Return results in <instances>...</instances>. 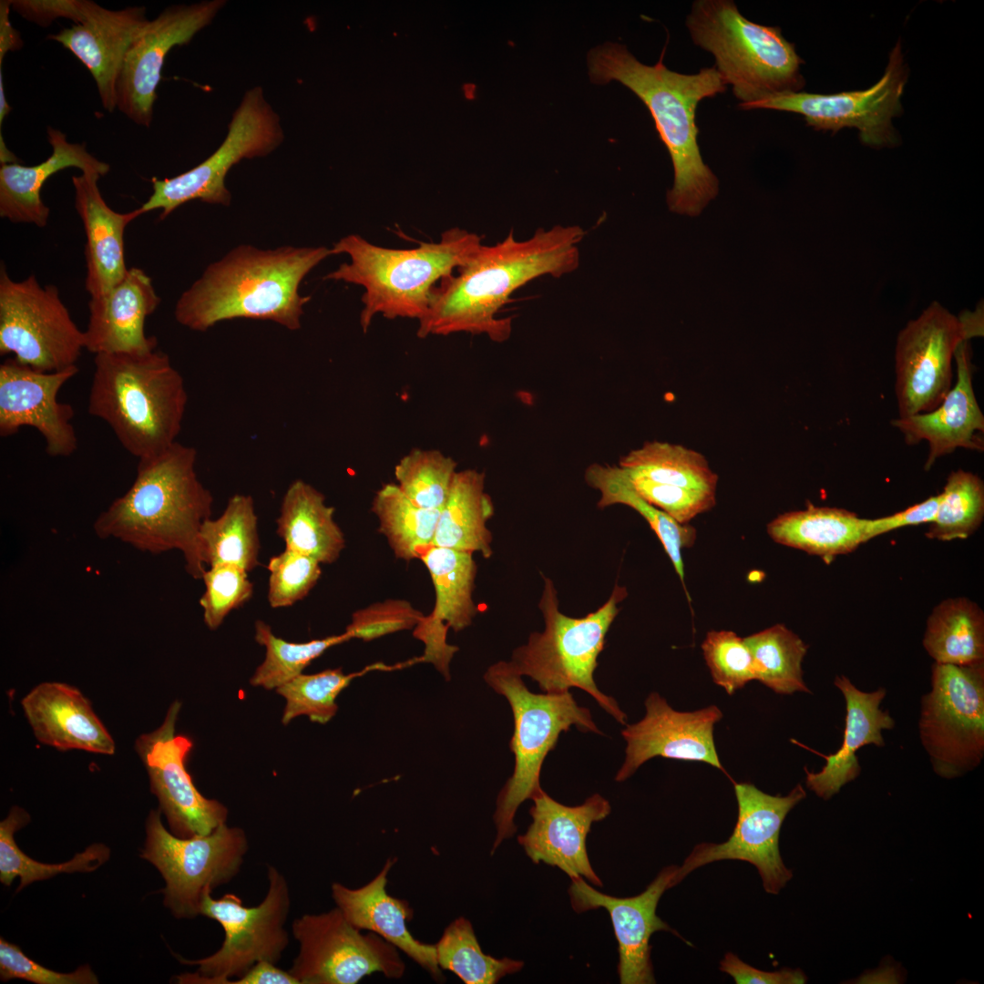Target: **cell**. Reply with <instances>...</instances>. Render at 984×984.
<instances>
[{
  "label": "cell",
  "instance_id": "obj_1",
  "mask_svg": "<svg viewBox=\"0 0 984 984\" xmlns=\"http://www.w3.org/2000/svg\"><path fill=\"white\" fill-rule=\"evenodd\" d=\"M584 235L579 225L558 224L538 229L527 240H517L511 231L494 245L482 244L456 274L434 288L428 310L418 321L417 336L469 333L507 341L512 319L499 318V311L529 282L574 272Z\"/></svg>",
  "mask_w": 984,
  "mask_h": 984
},
{
  "label": "cell",
  "instance_id": "obj_2",
  "mask_svg": "<svg viewBox=\"0 0 984 984\" xmlns=\"http://www.w3.org/2000/svg\"><path fill=\"white\" fill-rule=\"evenodd\" d=\"M664 50L654 66H648L624 45L606 42L589 52V76L594 84L620 82L647 107L673 167L669 208L697 216L717 196L719 182L700 152L696 109L702 99L724 93L727 85L714 66L696 74L669 69L662 62Z\"/></svg>",
  "mask_w": 984,
  "mask_h": 984
},
{
  "label": "cell",
  "instance_id": "obj_3",
  "mask_svg": "<svg viewBox=\"0 0 984 984\" xmlns=\"http://www.w3.org/2000/svg\"><path fill=\"white\" fill-rule=\"evenodd\" d=\"M333 255L325 246H281L261 250L239 245L210 263L178 299L174 316L182 326L206 332L233 319L272 321L288 330L301 328L310 296L300 284L319 263Z\"/></svg>",
  "mask_w": 984,
  "mask_h": 984
},
{
  "label": "cell",
  "instance_id": "obj_4",
  "mask_svg": "<svg viewBox=\"0 0 984 984\" xmlns=\"http://www.w3.org/2000/svg\"><path fill=\"white\" fill-rule=\"evenodd\" d=\"M196 461L197 450L178 441L138 459L132 485L98 515L95 533L152 554L179 550L187 572L201 579L199 533L213 497L197 476Z\"/></svg>",
  "mask_w": 984,
  "mask_h": 984
},
{
  "label": "cell",
  "instance_id": "obj_5",
  "mask_svg": "<svg viewBox=\"0 0 984 984\" xmlns=\"http://www.w3.org/2000/svg\"><path fill=\"white\" fill-rule=\"evenodd\" d=\"M87 411L111 428L138 459L177 442L188 404L180 373L158 350L100 354L94 358Z\"/></svg>",
  "mask_w": 984,
  "mask_h": 984
},
{
  "label": "cell",
  "instance_id": "obj_6",
  "mask_svg": "<svg viewBox=\"0 0 984 984\" xmlns=\"http://www.w3.org/2000/svg\"><path fill=\"white\" fill-rule=\"evenodd\" d=\"M482 245V238L458 227L442 232L438 242H421L413 249L373 244L358 234L341 238L333 254H347L324 280L364 287L360 325L364 333L374 317L420 320L426 313L436 282L466 264Z\"/></svg>",
  "mask_w": 984,
  "mask_h": 984
},
{
  "label": "cell",
  "instance_id": "obj_7",
  "mask_svg": "<svg viewBox=\"0 0 984 984\" xmlns=\"http://www.w3.org/2000/svg\"><path fill=\"white\" fill-rule=\"evenodd\" d=\"M692 42L711 53L740 108L805 85L804 61L778 26L744 17L732 0H696L686 17Z\"/></svg>",
  "mask_w": 984,
  "mask_h": 984
},
{
  "label": "cell",
  "instance_id": "obj_8",
  "mask_svg": "<svg viewBox=\"0 0 984 984\" xmlns=\"http://www.w3.org/2000/svg\"><path fill=\"white\" fill-rule=\"evenodd\" d=\"M485 682L508 702L514 719L509 749L515 756L512 775L500 790L494 813L497 829L491 854L517 832L514 823L519 805L544 790L540 785L543 762L558 743L559 734L576 726L580 732L602 734L590 711L579 706L569 692H531L522 676L509 661H500L488 667Z\"/></svg>",
  "mask_w": 984,
  "mask_h": 984
},
{
  "label": "cell",
  "instance_id": "obj_9",
  "mask_svg": "<svg viewBox=\"0 0 984 984\" xmlns=\"http://www.w3.org/2000/svg\"><path fill=\"white\" fill-rule=\"evenodd\" d=\"M543 579L538 606L545 629L531 633L528 642L513 651L510 665L520 676L537 682L546 693H562L573 687L585 691L617 722L626 725V713L614 698L599 690L593 674L606 635L620 611L618 604L627 597V589L616 584L609 600L596 611L572 618L559 611L554 583L548 578Z\"/></svg>",
  "mask_w": 984,
  "mask_h": 984
},
{
  "label": "cell",
  "instance_id": "obj_10",
  "mask_svg": "<svg viewBox=\"0 0 984 984\" xmlns=\"http://www.w3.org/2000/svg\"><path fill=\"white\" fill-rule=\"evenodd\" d=\"M269 888L255 907H245L234 894L214 899L203 895L200 915L216 920L223 928L224 940L212 955L195 960L176 955L185 965H196L195 973L177 977L181 984H230L257 962L276 964L289 944L284 924L291 907L289 886L283 875L268 866Z\"/></svg>",
  "mask_w": 984,
  "mask_h": 984
},
{
  "label": "cell",
  "instance_id": "obj_11",
  "mask_svg": "<svg viewBox=\"0 0 984 984\" xmlns=\"http://www.w3.org/2000/svg\"><path fill=\"white\" fill-rule=\"evenodd\" d=\"M146 835L141 857L161 874L164 905L178 918L200 915L203 895L229 883L248 850L245 832L226 823L209 835L177 836L163 825L160 809L150 811Z\"/></svg>",
  "mask_w": 984,
  "mask_h": 984
},
{
  "label": "cell",
  "instance_id": "obj_12",
  "mask_svg": "<svg viewBox=\"0 0 984 984\" xmlns=\"http://www.w3.org/2000/svg\"><path fill=\"white\" fill-rule=\"evenodd\" d=\"M930 682L921 697L920 741L938 776L959 777L984 757V662H935Z\"/></svg>",
  "mask_w": 984,
  "mask_h": 984
},
{
  "label": "cell",
  "instance_id": "obj_13",
  "mask_svg": "<svg viewBox=\"0 0 984 984\" xmlns=\"http://www.w3.org/2000/svg\"><path fill=\"white\" fill-rule=\"evenodd\" d=\"M983 335V308L956 316L931 302L899 332L895 391L899 417L936 408L952 387V361L959 344Z\"/></svg>",
  "mask_w": 984,
  "mask_h": 984
},
{
  "label": "cell",
  "instance_id": "obj_14",
  "mask_svg": "<svg viewBox=\"0 0 984 984\" xmlns=\"http://www.w3.org/2000/svg\"><path fill=\"white\" fill-rule=\"evenodd\" d=\"M84 331L73 321L56 286H42L35 274L13 280L0 270V354L42 372L77 365Z\"/></svg>",
  "mask_w": 984,
  "mask_h": 984
},
{
  "label": "cell",
  "instance_id": "obj_15",
  "mask_svg": "<svg viewBox=\"0 0 984 984\" xmlns=\"http://www.w3.org/2000/svg\"><path fill=\"white\" fill-rule=\"evenodd\" d=\"M279 117L267 104L261 87L246 92L234 112L221 145L208 159L173 178H153V192L140 207L143 214L160 210L166 219L191 200L229 206L231 194L225 185L230 169L243 159L264 157L282 141Z\"/></svg>",
  "mask_w": 984,
  "mask_h": 984
},
{
  "label": "cell",
  "instance_id": "obj_16",
  "mask_svg": "<svg viewBox=\"0 0 984 984\" xmlns=\"http://www.w3.org/2000/svg\"><path fill=\"white\" fill-rule=\"evenodd\" d=\"M292 934L300 950L289 971L300 984H356L374 973L394 979L405 974L399 950L374 932L363 934L338 907L302 915Z\"/></svg>",
  "mask_w": 984,
  "mask_h": 984
},
{
  "label": "cell",
  "instance_id": "obj_17",
  "mask_svg": "<svg viewBox=\"0 0 984 984\" xmlns=\"http://www.w3.org/2000/svg\"><path fill=\"white\" fill-rule=\"evenodd\" d=\"M907 80V68L900 42H897L890 53L884 75L867 89L829 95L784 92L742 109L765 108L796 113L815 129L836 132L844 128H856L864 144L894 146L898 143V138L892 119L901 114L900 98Z\"/></svg>",
  "mask_w": 984,
  "mask_h": 984
},
{
  "label": "cell",
  "instance_id": "obj_18",
  "mask_svg": "<svg viewBox=\"0 0 984 984\" xmlns=\"http://www.w3.org/2000/svg\"><path fill=\"white\" fill-rule=\"evenodd\" d=\"M738 815L733 831L723 843L696 845L682 865L678 866V885L693 870L720 860H740L754 866L763 887L769 894H778L793 877L783 862L779 835L788 813L806 793L798 784L784 795H771L750 783H734Z\"/></svg>",
  "mask_w": 984,
  "mask_h": 984
},
{
  "label": "cell",
  "instance_id": "obj_19",
  "mask_svg": "<svg viewBox=\"0 0 984 984\" xmlns=\"http://www.w3.org/2000/svg\"><path fill=\"white\" fill-rule=\"evenodd\" d=\"M179 710L180 702H174L163 723L140 735L135 749L171 833L179 837L209 835L225 824L228 810L217 800L203 796L187 771L185 763L192 742L187 736L175 734Z\"/></svg>",
  "mask_w": 984,
  "mask_h": 984
},
{
  "label": "cell",
  "instance_id": "obj_20",
  "mask_svg": "<svg viewBox=\"0 0 984 984\" xmlns=\"http://www.w3.org/2000/svg\"><path fill=\"white\" fill-rule=\"evenodd\" d=\"M222 0L172 5L149 20L130 46L117 83V108L130 120L149 128L161 69L169 50L185 45L207 26L224 5Z\"/></svg>",
  "mask_w": 984,
  "mask_h": 984
},
{
  "label": "cell",
  "instance_id": "obj_21",
  "mask_svg": "<svg viewBox=\"0 0 984 984\" xmlns=\"http://www.w3.org/2000/svg\"><path fill=\"white\" fill-rule=\"evenodd\" d=\"M78 373L77 365L42 372L13 357L0 364V436L15 435L23 426L36 429L50 456L73 455L78 440L71 405L58 401L64 384Z\"/></svg>",
  "mask_w": 984,
  "mask_h": 984
},
{
  "label": "cell",
  "instance_id": "obj_22",
  "mask_svg": "<svg viewBox=\"0 0 984 984\" xmlns=\"http://www.w3.org/2000/svg\"><path fill=\"white\" fill-rule=\"evenodd\" d=\"M677 869L676 865L664 867L643 892L630 897L603 894L581 876L571 878L569 896L574 911L582 913L603 907L610 914L618 941V973L621 984L656 982L650 945L654 932L669 931L689 943L656 914L662 894L677 885Z\"/></svg>",
  "mask_w": 984,
  "mask_h": 984
},
{
  "label": "cell",
  "instance_id": "obj_23",
  "mask_svg": "<svg viewBox=\"0 0 984 984\" xmlns=\"http://www.w3.org/2000/svg\"><path fill=\"white\" fill-rule=\"evenodd\" d=\"M645 716L641 721L626 724L621 731L627 743L626 756L615 776L617 782L625 781L656 756L702 762L727 774L713 738L714 725L723 716L716 705L678 712L659 693L651 692L645 700Z\"/></svg>",
  "mask_w": 984,
  "mask_h": 984
},
{
  "label": "cell",
  "instance_id": "obj_24",
  "mask_svg": "<svg viewBox=\"0 0 984 984\" xmlns=\"http://www.w3.org/2000/svg\"><path fill=\"white\" fill-rule=\"evenodd\" d=\"M529 809L532 822L518 844L534 864L557 866L569 878L581 876L592 885L602 882L593 870L587 853L586 839L594 822L605 819L611 807L599 794L579 805L569 806L551 798L545 791L535 796Z\"/></svg>",
  "mask_w": 984,
  "mask_h": 984
},
{
  "label": "cell",
  "instance_id": "obj_25",
  "mask_svg": "<svg viewBox=\"0 0 984 984\" xmlns=\"http://www.w3.org/2000/svg\"><path fill=\"white\" fill-rule=\"evenodd\" d=\"M419 559L426 567L436 593L435 607L415 628L414 636L425 643L422 661L431 662L446 680L449 663L458 648L446 642V631L471 625L477 613L473 599L477 564L472 553L430 546Z\"/></svg>",
  "mask_w": 984,
  "mask_h": 984
},
{
  "label": "cell",
  "instance_id": "obj_26",
  "mask_svg": "<svg viewBox=\"0 0 984 984\" xmlns=\"http://www.w3.org/2000/svg\"><path fill=\"white\" fill-rule=\"evenodd\" d=\"M148 21L143 6L110 10L85 0L83 20L47 38L68 49L88 69L103 107L112 112L125 56Z\"/></svg>",
  "mask_w": 984,
  "mask_h": 984
},
{
  "label": "cell",
  "instance_id": "obj_27",
  "mask_svg": "<svg viewBox=\"0 0 984 984\" xmlns=\"http://www.w3.org/2000/svg\"><path fill=\"white\" fill-rule=\"evenodd\" d=\"M970 354L969 341L961 343L954 356L957 381L936 408L898 416L891 422L903 434L907 445L928 443L926 470H929L938 458L957 448L984 450V415L973 389Z\"/></svg>",
  "mask_w": 984,
  "mask_h": 984
},
{
  "label": "cell",
  "instance_id": "obj_28",
  "mask_svg": "<svg viewBox=\"0 0 984 984\" xmlns=\"http://www.w3.org/2000/svg\"><path fill=\"white\" fill-rule=\"evenodd\" d=\"M159 303L151 278L140 268H128L118 283L90 297L85 349L95 355L156 349L157 338L146 334L145 322Z\"/></svg>",
  "mask_w": 984,
  "mask_h": 984
},
{
  "label": "cell",
  "instance_id": "obj_29",
  "mask_svg": "<svg viewBox=\"0 0 984 984\" xmlns=\"http://www.w3.org/2000/svg\"><path fill=\"white\" fill-rule=\"evenodd\" d=\"M21 705L34 735L43 744L60 751L115 753L112 736L77 688L58 682H42L22 699Z\"/></svg>",
  "mask_w": 984,
  "mask_h": 984
},
{
  "label": "cell",
  "instance_id": "obj_30",
  "mask_svg": "<svg viewBox=\"0 0 984 984\" xmlns=\"http://www.w3.org/2000/svg\"><path fill=\"white\" fill-rule=\"evenodd\" d=\"M395 861V857L388 858L381 871L361 887L349 888L333 883V899L355 928L379 935L425 969L436 981H443L445 977L437 964L435 944L417 940L407 928L414 917L408 901L392 897L386 891L387 876Z\"/></svg>",
  "mask_w": 984,
  "mask_h": 984
},
{
  "label": "cell",
  "instance_id": "obj_31",
  "mask_svg": "<svg viewBox=\"0 0 984 984\" xmlns=\"http://www.w3.org/2000/svg\"><path fill=\"white\" fill-rule=\"evenodd\" d=\"M97 172L72 176L75 208L86 234L85 288L90 297L105 293L126 275L124 232L128 225L143 214L140 208L128 212L113 210L103 199Z\"/></svg>",
  "mask_w": 984,
  "mask_h": 984
},
{
  "label": "cell",
  "instance_id": "obj_32",
  "mask_svg": "<svg viewBox=\"0 0 984 984\" xmlns=\"http://www.w3.org/2000/svg\"><path fill=\"white\" fill-rule=\"evenodd\" d=\"M834 684L846 702L843 743L835 753L821 754L825 759V764L819 772L814 773L805 768L807 788L825 800L836 794L844 785L860 774L857 751L869 744L883 747L885 741L882 731L891 730L895 726L888 711L880 707L887 695L884 688L863 692L845 675L835 676Z\"/></svg>",
  "mask_w": 984,
  "mask_h": 984
},
{
  "label": "cell",
  "instance_id": "obj_33",
  "mask_svg": "<svg viewBox=\"0 0 984 984\" xmlns=\"http://www.w3.org/2000/svg\"><path fill=\"white\" fill-rule=\"evenodd\" d=\"M46 133L52 153L45 161L34 166L0 165V217L12 223L39 228L47 224L50 209L41 199V190L58 171L74 167L105 176L110 169L108 163L87 152L86 144L67 141L66 134L52 127H47Z\"/></svg>",
  "mask_w": 984,
  "mask_h": 984
},
{
  "label": "cell",
  "instance_id": "obj_34",
  "mask_svg": "<svg viewBox=\"0 0 984 984\" xmlns=\"http://www.w3.org/2000/svg\"><path fill=\"white\" fill-rule=\"evenodd\" d=\"M866 520L845 508L808 504L805 509L779 515L767 524L766 530L774 542L829 563L864 543Z\"/></svg>",
  "mask_w": 984,
  "mask_h": 984
},
{
  "label": "cell",
  "instance_id": "obj_35",
  "mask_svg": "<svg viewBox=\"0 0 984 984\" xmlns=\"http://www.w3.org/2000/svg\"><path fill=\"white\" fill-rule=\"evenodd\" d=\"M334 508L323 493L296 479L288 487L276 520L277 533L286 548L307 555L320 563H333L345 546L343 533L334 520Z\"/></svg>",
  "mask_w": 984,
  "mask_h": 984
},
{
  "label": "cell",
  "instance_id": "obj_36",
  "mask_svg": "<svg viewBox=\"0 0 984 984\" xmlns=\"http://www.w3.org/2000/svg\"><path fill=\"white\" fill-rule=\"evenodd\" d=\"M494 515L491 497L485 492V474L475 469L456 471L448 497L440 510L432 546L491 557L492 534L487 523Z\"/></svg>",
  "mask_w": 984,
  "mask_h": 984
},
{
  "label": "cell",
  "instance_id": "obj_37",
  "mask_svg": "<svg viewBox=\"0 0 984 984\" xmlns=\"http://www.w3.org/2000/svg\"><path fill=\"white\" fill-rule=\"evenodd\" d=\"M922 644L937 663L984 662V612L968 598H948L927 620Z\"/></svg>",
  "mask_w": 984,
  "mask_h": 984
},
{
  "label": "cell",
  "instance_id": "obj_38",
  "mask_svg": "<svg viewBox=\"0 0 984 984\" xmlns=\"http://www.w3.org/2000/svg\"><path fill=\"white\" fill-rule=\"evenodd\" d=\"M585 480L589 486L600 491L599 507L625 505L636 510L648 522L684 587L682 551L692 547L696 539V529L689 524L678 523L641 497L634 489L627 471L620 466L591 465L585 471Z\"/></svg>",
  "mask_w": 984,
  "mask_h": 984
},
{
  "label": "cell",
  "instance_id": "obj_39",
  "mask_svg": "<svg viewBox=\"0 0 984 984\" xmlns=\"http://www.w3.org/2000/svg\"><path fill=\"white\" fill-rule=\"evenodd\" d=\"M254 501L236 494L223 513L206 519L200 529L199 548L204 566L233 565L247 572L259 565L260 538Z\"/></svg>",
  "mask_w": 984,
  "mask_h": 984
},
{
  "label": "cell",
  "instance_id": "obj_40",
  "mask_svg": "<svg viewBox=\"0 0 984 984\" xmlns=\"http://www.w3.org/2000/svg\"><path fill=\"white\" fill-rule=\"evenodd\" d=\"M379 532L387 539L396 558L419 559L432 546L441 509L423 508L412 502L395 483L384 485L372 502Z\"/></svg>",
  "mask_w": 984,
  "mask_h": 984
},
{
  "label": "cell",
  "instance_id": "obj_41",
  "mask_svg": "<svg viewBox=\"0 0 984 984\" xmlns=\"http://www.w3.org/2000/svg\"><path fill=\"white\" fill-rule=\"evenodd\" d=\"M630 476L653 482L716 493L718 476L701 453L681 445L653 441L621 457Z\"/></svg>",
  "mask_w": 984,
  "mask_h": 984
},
{
  "label": "cell",
  "instance_id": "obj_42",
  "mask_svg": "<svg viewBox=\"0 0 984 984\" xmlns=\"http://www.w3.org/2000/svg\"><path fill=\"white\" fill-rule=\"evenodd\" d=\"M29 821L30 816L24 809L13 806L0 823V881L5 886H10L19 877L17 891H20L33 882L49 879L61 873L92 872L109 858L108 847L93 844L64 863L37 862L24 854L14 839L15 833Z\"/></svg>",
  "mask_w": 984,
  "mask_h": 984
},
{
  "label": "cell",
  "instance_id": "obj_43",
  "mask_svg": "<svg viewBox=\"0 0 984 984\" xmlns=\"http://www.w3.org/2000/svg\"><path fill=\"white\" fill-rule=\"evenodd\" d=\"M743 639L753 658L756 681L777 694L812 693L802 670L808 646L797 634L775 624Z\"/></svg>",
  "mask_w": 984,
  "mask_h": 984
},
{
  "label": "cell",
  "instance_id": "obj_44",
  "mask_svg": "<svg viewBox=\"0 0 984 984\" xmlns=\"http://www.w3.org/2000/svg\"><path fill=\"white\" fill-rule=\"evenodd\" d=\"M435 947L440 969L453 972L466 984H496L524 967L521 960L485 954L471 922L464 917L444 929Z\"/></svg>",
  "mask_w": 984,
  "mask_h": 984
},
{
  "label": "cell",
  "instance_id": "obj_45",
  "mask_svg": "<svg viewBox=\"0 0 984 984\" xmlns=\"http://www.w3.org/2000/svg\"><path fill=\"white\" fill-rule=\"evenodd\" d=\"M938 497L927 538L940 541L966 539L980 527L984 518V484L979 476L962 469L952 471Z\"/></svg>",
  "mask_w": 984,
  "mask_h": 984
},
{
  "label": "cell",
  "instance_id": "obj_46",
  "mask_svg": "<svg viewBox=\"0 0 984 984\" xmlns=\"http://www.w3.org/2000/svg\"><path fill=\"white\" fill-rule=\"evenodd\" d=\"M255 640L266 650L263 662L251 678V684L267 690L277 689L300 675L329 648L351 640L343 632L307 642H290L275 636L262 620L255 623Z\"/></svg>",
  "mask_w": 984,
  "mask_h": 984
},
{
  "label": "cell",
  "instance_id": "obj_47",
  "mask_svg": "<svg viewBox=\"0 0 984 984\" xmlns=\"http://www.w3.org/2000/svg\"><path fill=\"white\" fill-rule=\"evenodd\" d=\"M381 667L380 664L372 665L350 674H344L341 668L313 674L301 673L276 689L286 701L282 723L286 725L292 719L306 715L313 723H327L338 710L335 701L340 692L355 677Z\"/></svg>",
  "mask_w": 984,
  "mask_h": 984
},
{
  "label": "cell",
  "instance_id": "obj_48",
  "mask_svg": "<svg viewBox=\"0 0 984 984\" xmlns=\"http://www.w3.org/2000/svg\"><path fill=\"white\" fill-rule=\"evenodd\" d=\"M456 473V462L436 449L415 448L394 469L400 490L415 505L441 509Z\"/></svg>",
  "mask_w": 984,
  "mask_h": 984
},
{
  "label": "cell",
  "instance_id": "obj_49",
  "mask_svg": "<svg viewBox=\"0 0 984 984\" xmlns=\"http://www.w3.org/2000/svg\"><path fill=\"white\" fill-rule=\"evenodd\" d=\"M701 647L713 682L729 695L757 680L752 653L735 632L711 630Z\"/></svg>",
  "mask_w": 984,
  "mask_h": 984
},
{
  "label": "cell",
  "instance_id": "obj_50",
  "mask_svg": "<svg viewBox=\"0 0 984 984\" xmlns=\"http://www.w3.org/2000/svg\"><path fill=\"white\" fill-rule=\"evenodd\" d=\"M201 579L205 591L200 600L207 627L216 630L226 616L247 602L253 593L248 572L233 565H218L205 569Z\"/></svg>",
  "mask_w": 984,
  "mask_h": 984
},
{
  "label": "cell",
  "instance_id": "obj_51",
  "mask_svg": "<svg viewBox=\"0 0 984 984\" xmlns=\"http://www.w3.org/2000/svg\"><path fill=\"white\" fill-rule=\"evenodd\" d=\"M316 559L286 548L268 564V601L272 608L292 606L302 600L319 580L322 569Z\"/></svg>",
  "mask_w": 984,
  "mask_h": 984
},
{
  "label": "cell",
  "instance_id": "obj_52",
  "mask_svg": "<svg viewBox=\"0 0 984 984\" xmlns=\"http://www.w3.org/2000/svg\"><path fill=\"white\" fill-rule=\"evenodd\" d=\"M424 616L405 600H386L354 612L344 632L350 639L370 641L390 633L415 628Z\"/></svg>",
  "mask_w": 984,
  "mask_h": 984
},
{
  "label": "cell",
  "instance_id": "obj_53",
  "mask_svg": "<svg viewBox=\"0 0 984 984\" xmlns=\"http://www.w3.org/2000/svg\"><path fill=\"white\" fill-rule=\"evenodd\" d=\"M629 477L641 497L680 524H688L716 503V493L653 482L641 477Z\"/></svg>",
  "mask_w": 984,
  "mask_h": 984
},
{
  "label": "cell",
  "instance_id": "obj_54",
  "mask_svg": "<svg viewBox=\"0 0 984 984\" xmlns=\"http://www.w3.org/2000/svg\"><path fill=\"white\" fill-rule=\"evenodd\" d=\"M0 978L2 981L20 979L36 984H97L98 979L89 966L71 973L49 969L26 956L21 948L0 938Z\"/></svg>",
  "mask_w": 984,
  "mask_h": 984
},
{
  "label": "cell",
  "instance_id": "obj_55",
  "mask_svg": "<svg viewBox=\"0 0 984 984\" xmlns=\"http://www.w3.org/2000/svg\"><path fill=\"white\" fill-rule=\"evenodd\" d=\"M10 5L23 18L42 27L57 18L78 24L84 17L85 0H10Z\"/></svg>",
  "mask_w": 984,
  "mask_h": 984
},
{
  "label": "cell",
  "instance_id": "obj_56",
  "mask_svg": "<svg viewBox=\"0 0 984 984\" xmlns=\"http://www.w3.org/2000/svg\"><path fill=\"white\" fill-rule=\"evenodd\" d=\"M721 971L730 975L736 984H802L807 978L799 969L784 968L764 971L750 966L734 953L727 952L720 961Z\"/></svg>",
  "mask_w": 984,
  "mask_h": 984
},
{
  "label": "cell",
  "instance_id": "obj_57",
  "mask_svg": "<svg viewBox=\"0 0 984 984\" xmlns=\"http://www.w3.org/2000/svg\"><path fill=\"white\" fill-rule=\"evenodd\" d=\"M938 500V495L932 496L890 516L875 519L866 518L864 528V543L897 528L930 523L936 516Z\"/></svg>",
  "mask_w": 984,
  "mask_h": 984
},
{
  "label": "cell",
  "instance_id": "obj_58",
  "mask_svg": "<svg viewBox=\"0 0 984 984\" xmlns=\"http://www.w3.org/2000/svg\"><path fill=\"white\" fill-rule=\"evenodd\" d=\"M232 984H300L290 971L278 969L274 963L262 960L257 962L246 973Z\"/></svg>",
  "mask_w": 984,
  "mask_h": 984
},
{
  "label": "cell",
  "instance_id": "obj_59",
  "mask_svg": "<svg viewBox=\"0 0 984 984\" xmlns=\"http://www.w3.org/2000/svg\"><path fill=\"white\" fill-rule=\"evenodd\" d=\"M11 9L10 0L0 2V68L3 59L8 51H15L22 47L23 42L9 19Z\"/></svg>",
  "mask_w": 984,
  "mask_h": 984
},
{
  "label": "cell",
  "instance_id": "obj_60",
  "mask_svg": "<svg viewBox=\"0 0 984 984\" xmlns=\"http://www.w3.org/2000/svg\"><path fill=\"white\" fill-rule=\"evenodd\" d=\"M11 109L12 108L8 105V103L6 101L5 94L3 73H2V67H1L0 68V127H2V123H3L4 119H5V118L6 117L7 114H9Z\"/></svg>",
  "mask_w": 984,
  "mask_h": 984
},
{
  "label": "cell",
  "instance_id": "obj_61",
  "mask_svg": "<svg viewBox=\"0 0 984 984\" xmlns=\"http://www.w3.org/2000/svg\"><path fill=\"white\" fill-rule=\"evenodd\" d=\"M17 158L6 148L3 135L0 132V164H13L17 163Z\"/></svg>",
  "mask_w": 984,
  "mask_h": 984
}]
</instances>
